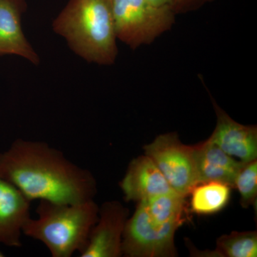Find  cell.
I'll return each mask as SVG.
<instances>
[{
	"instance_id": "obj_1",
	"label": "cell",
	"mask_w": 257,
	"mask_h": 257,
	"mask_svg": "<svg viewBox=\"0 0 257 257\" xmlns=\"http://www.w3.org/2000/svg\"><path fill=\"white\" fill-rule=\"evenodd\" d=\"M0 173L31 202L78 204L96 195L92 174L44 142L15 140L0 154Z\"/></svg>"
},
{
	"instance_id": "obj_2",
	"label": "cell",
	"mask_w": 257,
	"mask_h": 257,
	"mask_svg": "<svg viewBox=\"0 0 257 257\" xmlns=\"http://www.w3.org/2000/svg\"><path fill=\"white\" fill-rule=\"evenodd\" d=\"M52 27L84 60L114 64L118 49L111 0H70Z\"/></svg>"
},
{
	"instance_id": "obj_3",
	"label": "cell",
	"mask_w": 257,
	"mask_h": 257,
	"mask_svg": "<svg viewBox=\"0 0 257 257\" xmlns=\"http://www.w3.org/2000/svg\"><path fill=\"white\" fill-rule=\"evenodd\" d=\"M99 208L94 199L78 204L40 200L36 209L38 218H29L23 234L43 243L52 257L80 254L97 221Z\"/></svg>"
},
{
	"instance_id": "obj_4",
	"label": "cell",
	"mask_w": 257,
	"mask_h": 257,
	"mask_svg": "<svg viewBox=\"0 0 257 257\" xmlns=\"http://www.w3.org/2000/svg\"><path fill=\"white\" fill-rule=\"evenodd\" d=\"M116 39L133 50L152 43L175 23V15L150 0H111Z\"/></svg>"
},
{
	"instance_id": "obj_5",
	"label": "cell",
	"mask_w": 257,
	"mask_h": 257,
	"mask_svg": "<svg viewBox=\"0 0 257 257\" xmlns=\"http://www.w3.org/2000/svg\"><path fill=\"white\" fill-rule=\"evenodd\" d=\"M128 218L123 233L122 255L128 257L177 256L175 245L179 223L157 222L149 215L141 202Z\"/></svg>"
},
{
	"instance_id": "obj_6",
	"label": "cell",
	"mask_w": 257,
	"mask_h": 257,
	"mask_svg": "<svg viewBox=\"0 0 257 257\" xmlns=\"http://www.w3.org/2000/svg\"><path fill=\"white\" fill-rule=\"evenodd\" d=\"M144 150L176 192L187 197L197 185L194 146L184 145L177 133L159 135Z\"/></svg>"
},
{
	"instance_id": "obj_7",
	"label": "cell",
	"mask_w": 257,
	"mask_h": 257,
	"mask_svg": "<svg viewBox=\"0 0 257 257\" xmlns=\"http://www.w3.org/2000/svg\"><path fill=\"white\" fill-rule=\"evenodd\" d=\"M130 211L121 202L103 203L99 216L93 226L87 244L80 257H119L122 256L123 233Z\"/></svg>"
},
{
	"instance_id": "obj_8",
	"label": "cell",
	"mask_w": 257,
	"mask_h": 257,
	"mask_svg": "<svg viewBox=\"0 0 257 257\" xmlns=\"http://www.w3.org/2000/svg\"><path fill=\"white\" fill-rule=\"evenodd\" d=\"M217 121L216 127L208 141L219 147L229 156L243 162L257 158L256 126H246L236 122L213 99Z\"/></svg>"
},
{
	"instance_id": "obj_9",
	"label": "cell",
	"mask_w": 257,
	"mask_h": 257,
	"mask_svg": "<svg viewBox=\"0 0 257 257\" xmlns=\"http://www.w3.org/2000/svg\"><path fill=\"white\" fill-rule=\"evenodd\" d=\"M31 202L0 173V243L21 247L23 226L31 217Z\"/></svg>"
},
{
	"instance_id": "obj_10",
	"label": "cell",
	"mask_w": 257,
	"mask_h": 257,
	"mask_svg": "<svg viewBox=\"0 0 257 257\" xmlns=\"http://www.w3.org/2000/svg\"><path fill=\"white\" fill-rule=\"evenodd\" d=\"M119 187L126 202H139L174 191L153 161L145 155L131 161Z\"/></svg>"
},
{
	"instance_id": "obj_11",
	"label": "cell",
	"mask_w": 257,
	"mask_h": 257,
	"mask_svg": "<svg viewBox=\"0 0 257 257\" xmlns=\"http://www.w3.org/2000/svg\"><path fill=\"white\" fill-rule=\"evenodd\" d=\"M26 8L25 0H0V56H20L37 64L40 58L22 29Z\"/></svg>"
},
{
	"instance_id": "obj_12",
	"label": "cell",
	"mask_w": 257,
	"mask_h": 257,
	"mask_svg": "<svg viewBox=\"0 0 257 257\" xmlns=\"http://www.w3.org/2000/svg\"><path fill=\"white\" fill-rule=\"evenodd\" d=\"M194 153L198 184L217 182L234 187L243 162L235 160L208 140L194 146Z\"/></svg>"
},
{
	"instance_id": "obj_13",
	"label": "cell",
	"mask_w": 257,
	"mask_h": 257,
	"mask_svg": "<svg viewBox=\"0 0 257 257\" xmlns=\"http://www.w3.org/2000/svg\"><path fill=\"white\" fill-rule=\"evenodd\" d=\"M231 187L217 182L197 184L190 192V211L199 215H211L222 210L229 202Z\"/></svg>"
},
{
	"instance_id": "obj_14",
	"label": "cell",
	"mask_w": 257,
	"mask_h": 257,
	"mask_svg": "<svg viewBox=\"0 0 257 257\" xmlns=\"http://www.w3.org/2000/svg\"><path fill=\"white\" fill-rule=\"evenodd\" d=\"M186 197L179 193H164L155 197L140 201L149 215L157 222L179 223L182 224L186 210Z\"/></svg>"
},
{
	"instance_id": "obj_15",
	"label": "cell",
	"mask_w": 257,
	"mask_h": 257,
	"mask_svg": "<svg viewBox=\"0 0 257 257\" xmlns=\"http://www.w3.org/2000/svg\"><path fill=\"white\" fill-rule=\"evenodd\" d=\"M204 256L214 257H256V231H232L221 236L216 241L214 251H208Z\"/></svg>"
},
{
	"instance_id": "obj_16",
	"label": "cell",
	"mask_w": 257,
	"mask_h": 257,
	"mask_svg": "<svg viewBox=\"0 0 257 257\" xmlns=\"http://www.w3.org/2000/svg\"><path fill=\"white\" fill-rule=\"evenodd\" d=\"M234 187L240 194V204L248 208L256 203L257 196V162H243L235 179Z\"/></svg>"
},
{
	"instance_id": "obj_17",
	"label": "cell",
	"mask_w": 257,
	"mask_h": 257,
	"mask_svg": "<svg viewBox=\"0 0 257 257\" xmlns=\"http://www.w3.org/2000/svg\"><path fill=\"white\" fill-rule=\"evenodd\" d=\"M153 4L170 10L175 15L194 11L215 0H150Z\"/></svg>"
},
{
	"instance_id": "obj_18",
	"label": "cell",
	"mask_w": 257,
	"mask_h": 257,
	"mask_svg": "<svg viewBox=\"0 0 257 257\" xmlns=\"http://www.w3.org/2000/svg\"><path fill=\"white\" fill-rule=\"evenodd\" d=\"M4 256H5L4 253L2 252V251H0V257H4Z\"/></svg>"
}]
</instances>
